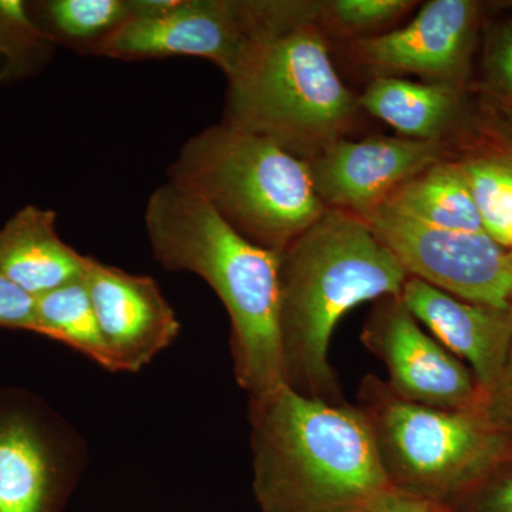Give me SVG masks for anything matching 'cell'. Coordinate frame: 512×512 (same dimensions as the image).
<instances>
[{"mask_svg": "<svg viewBox=\"0 0 512 512\" xmlns=\"http://www.w3.org/2000/svg\"><path fill=\"white\" fill-rule=\"evenodd\" d=\"M251 426L261 512H369L392 487L363 409L282 384L251 399Z\"/></svg>", "mask_w": 512, "mask_h": 512, "instance_id": "cell-1", "label": "cell"}, {"mask_svg": "<svg viewBox=\"0 0 512 512\" xmlns=\"http://www.w3.org/2000/svg\"><path fill=\"white\" fill-rule=\"evenodd\" d=\"M278 279L285 383L339 403L329 360L339 320L362 303L399 298L409 275L359 215L326 210L279 252Z\"/></svg>", "mask_w": 512, "mask_h": 512, "instance_id": "cell-2", "label": "cell"}, {"mask_svg": "<svg viewBox=\"0 0 512 512\" xmlns=\"http://www.w3.org/2000/svg\"><path fill=\"white\" fill-rule=\"evenodd\" d=\"M144 222L158 264L200 276L227 309L239 386L256 399L286 384L278 252L242 237L200 195L171 180L148 198Z\"/></svg>", "mask_w": 512, "mask_h": 512, "instance_id": "cell-3", "label": "cell"}, {"mask_svg": "<svg viewBox=\"0 0 512 512\" xmlns=\"http://www.w3.org/2000/svg\"><path fill=\"white\" fill-rule=\"evenodd\" d=\"M168 180L200 195L242 237L278 254L328 210L308 161L225 121L185 141Z\"/></svg>", "mask_w": 512, "mask_h": 512, "instance_id": "cell-4", "label": "cell"}, {"mask_svg": "<svg viewBox=\"0 0 512 512\" xmlns=\"http://www.w3.org/2000/svg\"><path fill=\"white\" fill-rule=\"evenodd\" d=\"M228 84L225 123L269 138L305 161L343 138L359 109L316 25L259 46Z\"/></svg>", "mask_w": 512, "mask_h": 512, "instance_id": "cell-5", "label": "cell"}, {"mask_svg": "<svg viewBox=\"0 0 512 512\" xmlns=\"http://www.w3.org/2000/svg\"><path fill=\"white\" fill-rule=\"evenodd\" d=\"M369 417L390 485L453 504L512 464V439L485 406L448 410L400 399L387 383L365 384Z\"/></svg>", "mask_w": 512, "mask_h": 512, "instance_id": "cell-6", "label": "cell"}, {"mask_svg": "<svg viewBox=\"0 0 512 512\" xmlns=\"http://www.w3.org/2000/svg\"><path fill=\"white\" fill-rule=\"evenodd\" d=\"M308 22L305 0H168L131 20L99 56L119 60L201 57L231 79L259 46Z\"/></svg>", "mask_w": 512, "mask_h": 512, "instance_id": "cell-7", "label": "cell"}, {"mask_svg": "<svg viewBox=\"0 0 512 512\" xmlns=\"http://www.w3.org/2000/svg\"><path fill=\"white\" fill-rule=\"evenodd\" d=\"M357 215L396 256L409 278L463 301L508 309L510 251L487 232L433 227L384 204Z\"/></svg>", "mask_w": 512, "mask_h": 512, "instance_id": "cell-8", "label": "cell"}, {"mask_svg": "<svg viewBox=\"0 0 512 512\" xmlns=\"http://www.w3.org/2000/svg\"><path fill=\"white\" fill-rule=\"evenodd\" d=\"M363 343L386 366L400 399L436 409H476L485 394L456 355L420 328L402 298H386L367 322Z\"/></svg>", "mask_w": 512, "mask_h": 512, "instance_id": "cell-9", "label": "cell"}, {"mask_svg": "<svg viewBox=\"0 0 512 512\" xmlns=\"http://www.w3.org/2000/svg\"><path fill=\"white\" fill-rule=\"evenodd\" d=\"M56 420L26 394L0 390V512H60L73 453Z\"/></svg>", "mask_w": 512, "mask_h": 512, "instance_id": "cell-10", "label": "cell"}, {"mask_svg": "<svg viewBox=\"0 0 512 512\" xmlns=\"http://www.w3.org/2000/svg\"><path fill=\"white\" fill-rule=\"evenodd\" d=\"M478 23L471 0H433L409 25L355 39L349 55L380 73H409L458 86L466 76Z\"/></svg>", "mask_w": 512, "mask_h": 512, "instance_id": "cell-11", "label": "cell"}, {"mask_svg": "<svg viewBox=\"0 0 512 512\" xmlns=\"http://www.w3.org/2000/svg\"><path fill=\"white\" fill-rule=\"evenodd\" d=\"M443 141L373 137L330 144L308 161L313 187L328 210L360 214L446 156Z\"/></svg>", "mask_w": 512, "mask_h": 512, "instance_id": "cell-12", "label": "cell"}, {"mask_svg": "<svg viewBox=\"0 0 512 512\" xmlns=\"http://www.w3.org/2000/svg\"><path fill=\"white\" fill-rule=\"evenodd\" d=\"M84 281L114 372H140L177 339L180 322L151 276L87 256Z\"/></svg>", "mask_w": 512, "mask_h": 512, "instance_id": "cell-13", "label": "cell"}, {"mask_svg": "<svg viewBox=\"0 0 512 512\" xmlns=\"http://www.w3.org/2000/svg\"><path fill=\"white\" fill-rule=\"evenodd\" d=\"M400 298L444 348L470 363L485 397L493 392L512 349L510 309L463 301L416 278Z\"/></svg>", "mask_w": 512, "mask_h": 512, "instance_id": "cell-14", "label": "cell"}, {"mask_svg": "<svg viewBox=\"0 0 512 512\" xmlns=\"http://www.w3.org/2000/svg\"><path fill=\"white\" fill-rule=\"evenodd\" d=\"M56 224L55 211L28 205L0 227V272L35 298L86 271L87 256L60 238Z\"/></svg>", "mask_w": 512, "mask_h": 512, "instance_id": "cell-15", "label": "cell"}, {"mask_svg": "<svg viewBox=\"0 0 512 512\" xmlns=\"http://www.w3.org/2000/svg\"><path fill=\"white\" fill-rule=\"evenodd\" d=\"M461 104L458 86L414 83L393 76H379L359 97V107L419 141H440L456 120Z\"/></svg>", "mask_w": 512, "mask_h": 512, "instance_id": "cell-16", "label": "cell"}, {"mask_svg": "<svg viewBox=\"0 0 512 512\" xmlns=\"http://www.w3.org/2000/svg\"><path fill=\"white\" fill-rule=\"evenodd\" d=\"M382 204L433 227L485 232L458 161L441 160L430 165L399 185Z\"/></svg>", "mask_w": 512, "mask_h": 512, "instance_id": "cell-17", "label": "cell"}, {"mask_svg": "<svg viewBox=\"0 0 512 512\" xmlns=\"http://www.w3.org/2000/svg\"><path fill=\"white\" fill-rule=\"evenodd\" d=\"M37 25L55 45L99 56L137 18L136 0H46L29 3Z\"/></svg>", "mask_w": 512, "mask_h": 512, "instance_id": "cell-18", "label": "cell"}, {"mask_svg": "<svg viewBox=\"0 0 512 512\" xmlns=\"http://www.w3.org/2000/svg\"><path fill=\"white\" fill-rule=\"evenodd\" d=\"M35 299L37 335L62 342L114 372L84 276Z\"/></svg>", "mask_w": 512, "mask_h": 512, "instance_id": "cell-19", "label": "cell"}, {"mask_svg": "<svg viewBox=\"0 0 512 512\" xmlns=\"http://www.w3.org/2000/svg\"><path fill=\"white\" fill-rule=\"evenodd\" d=\"M458 164L470 185L484 231L512 251V153L478 154Z\"/></svg>", "mask_w": 512, "mask_h": 512, "instance_id": "cell-20", "label": "cell"}, {"mask_svg": "<svg viewBox=\"0 0 512 512\" xmlns=\"http://www.w3.org/2000/svg\"><path fill=\"white\" fill-rule=\"evenodd\" d=\"M56 45L37 25L28 2L0 0V83L39 73L55 55Z\"/></svg>", "mask_w": 512, "mask_h": 512, "instance_id": "cell-21", "label": "cell"}, {"mask_svg": "<svg viewBox=\"0 0 512 512\" xmlns=\"http://www.w3.org/2000/svg\"><path fill=\"white\" fill-rule=\"evenodd\" d=\"M414 5L409 0H326L319 5L318 28L363 39L366 33L393 25Z\"/></svg>", "mask_w": 512, "mask_h": 512, "instance_id": "cell-22", "label": "cell"}, {"mask_svg": "<svg viewBox=\"0 0 512 512\" xmlns=\"http://www.w3.org/2000/svg\"><path fill=\"white\" fill-rule=\"evenodd\" d=\"M0 328L39 333L35 296L0 272Z\"/></svg>", "mask_w": 512, "mask_h": 512, "instance_id": "cell-23", "label": "cell"}, {"mask_svg": "<svg viewBox=\"0 0 512 512\" xmlns=\"http://www.w3.org/2000/svg\"><path fill=\"white\" fill-rule=\"evenodd\" d=\"M451 507L456 512H512V464Z\"/></svg>", "mask_w": 512, "mask_h": 512, "instance_id": "cell-24", "label": "cell"}, {"mask_svg": "<svg viewBox=\"0 0 512 512\" xmlns=\"http://www.w3.org/2000/svg\"><path fill=\"white\" fill-rule=\"evenodd\" d=\"M487 67L495 89L512 103V22L495 33L487 53Z\"/></svg>", "mask_w": 512, "mask_h": 512, "instance_id": "cell-25", "label": "cell"}, {"mask_svg": "<svg viewBox=\"0 0 512 512\" xmlns=\"http://www.w3.org/2000/svg\"><path fill=\"white\" fill-rule=\"evenodd\" d=\"M369 512H456L451 505L404 493L390 487L372 504Z\"/></svg>", "mask_w": 512, "mask_h": 512, "instance_id": "cell-26", "label": "cell"}, {"mask_svg": "<svg viewBox=\"0 0 512 512\" xmlns=\"http://www.w3.org/2000/svg\"><path fill=\"white\" fill-rule=\"evenodd\" d=\"M484 406L488 416L512 439V349L503 375L493 392L485 397Z\"/></svg>", "mask_w": 512, "mask_h": 512, "instance_id": "cell-27", "label": "cell"}, {"mask_svg": "<svg viewBox=\"0 0 512 512\" xmlns=\"http://www.w3.org/2000/svg\"><path fill=\"white\" fill-rule=\"evenodd\" d=\"M510 256H511V266H512V251H510ZM508 309H510V311L512 313V285H511V289H510V295H508Z\"/></svg>", "mask_w": 512, "mask_h": 512, "instance_id": "cell-28", "label": "cell"}]
</instances>
